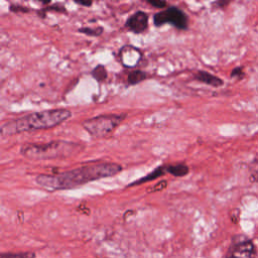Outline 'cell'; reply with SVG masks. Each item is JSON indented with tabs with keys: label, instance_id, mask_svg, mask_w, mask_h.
<instances>
[{
	"label": "cell",
	"instance_id": "obj_1",
	"mask_svg": "<svg viewBox=\"0 0 258 258\" xmlns=\"http://www.w3.org/2000/svg\"><path fill=\"white\" fill-rule=\"evenodd\" d=\"M122 169V165L115 162H92L60 173L38 174L35 182L48 191L72 189L94 180L117 175Z\"/></svg>",
	"mask_w": 258,
	"mask_h": 258
},
{
	"label": "cell",
	"instance_id": "obj_2",
	"mask_svg": "<svg viewBox=\"0 0 258 258\" xmlns=\"http://www.w3.org/2000/svg\"><path fill=\"white\" fill-rule=\"evenodd\" d=\"M71 117L72 112L63 108L30 113L3 123L0 127V135L6 137L23 132L49 129L63 123Z\"/></svg>",
	"mask_w": 258,
	"mask_h": 258
},
{
	"label": "cell",
	"instance_id": "obj_3",
	"mask_svg": "<svg viewBox=\"0 0 258 258\" xmlns=\"http://www.w3.org/2000/svg\"><path fill=\"white\" fill-rule=\"evenodd\" d=\"M84 145L68 140H52L46 143H27L20 147V154L30 160L68 158L83 151Z\"/></svg>",
	"mask_w": 258,
	"mask_h": 258
},
{
	"label": "cell",
	"instance_id": "obj_4",
	"mask_svg": "<svg viewBox=\"0 0 258 258\" xmlns=\"http://www.w3.org/2000/svg\"><path fill=\"white\" fill-rule=\"evenodd\" d=\"M127 117L123 114H101L82 122L83 128L95 138H105L109 136Z\"/></svg>",
	"mask_w": 258,
	"mask_h": 258
},
{
	"label": "cell",
	"instance_id": "obj_5",
	"mask_svg": "<svg viewBox=\"0 0 258 258\" xmlns=\"http://www.w3.org/2000/svg\"><path fill=\"white\" fill-rule=\"evenodd\" d=\"M153 23L156 27H159L165 23H170L175 28L183 30L187 28L188 19L186 14L176 6L167 7L153 15Z\"/></svg>",
	"mask_w": 258,
	"mask_h": 258
},
{
	"label": "cell",
	"instance_id": "obj_6",
	"mask_svg": "<svg viewBox=\"0 0 258 258\" xmlns=\"http://www.w3.org/2000/svg\"><path fill=\"white\" fill-rule=\"evenodd\" d=\"M256 247L248 238H239L230 247L226 258H255Z\"/></svg>",
	"mask_w": 258,
	"mask_h": 258
},
{
	"label": "cell",
	"instance_id": "obj_7",
	"mask_svg": "<svg viewBox=\"0 0 258 258\" xmlns=\"http://www.w3.org/2000/svg\"><path fill=\"white\" fill-rule=\"evenodd\" d=\"M148 14L142 10H138L127 18L125 27L134 33H142L148 26Z\"/></svg>",
	"mask_w": 258,
	"mask_h": 258
},
{
	"label": "cell",
	"instance_id": "obj_8",
	"mask_svg": "<svg viewBox=\"0 0 258 258\" xmlns=\"http://www.w3.org/2000/svg\"><path fill=\"white\" fill-rule=\"evenodd\" d=\"M194 79L201 82V83H204L206 85H209V86H212V87H221L223 86L224 82L222 79H220L219 77L215 76V75H212L206 71H199L197 72L195 75H194Z\"/></svg>",
	"mask_w": 258,
	"mask_h": 258
},
{
	"label": "cell",
	"instance_id": "obj_9",
	"mask_svg": "<svg viewBox=\"0 0 258 258\" xmlns=\"http://www.w3.org/2000/svg\"><path fill=\"white\" fill-rule=\"evenodd\" d=\"M166 172V165H160L158 167H156L155 169H153L151 172H149L147 175L139 178L138 180H135L133 181L132 183L128 184V186H134V185H139L141 183H144V182H148V181H151L157 177H160L161 175H163L164 173Z\"/></svg>",
	"mask_w": 258,
	"mask_h": 258
},
{
	"label": "cell",
	"instance_id": "obj_10",
	"mask_svg": "<svg viewBox=\"0 0 258 258\" xmlns=\"http://www.w3.org/2000/svg\"><path fill=\"white\" fill-rule=\"evenodd\" d=\"M166 172L170 173L175 177H181V176H185L189 172V168L185 163L179 162L176 164L166 165Z\"/></svg>",
	"mask_w": 258,
	"mask_h": 258
},
{
	"label": "cell",
	"instance_id": "obj_11",
	"mask_svg": "<svg viewBox=\"0 0 258 258\" xmlns=\"http://www.w3.org/2000/svg\"><path fill=\"white\" fill-rule=\"evenodd\" d=\"M147 77H148L147 74L144 73L143 71L135 70V71H132L128 74L127 83L131 86H134V85H137V84L141 83L142 81H144Z\"/></svg>",
	"mask_w": 258,
	"mask_h": 258
},
{
	"label": "cell",
	"instance_id": "obj_12",
	"mask_svg": "<svg viewBox=\"0 0 258 258\" xmlns=\"http://www.w3.org/2000/svg\"><path fill=\"white\" fill-rule=\"evenodd\" d=\"M91 75L99 83H102V82L106 81V79L108 77L107 70H106V68L103 64H98L97 67H95L93 69V71L91 72Z\"/></svg>",
	"mask_w": 258,
	"mask_h": 258
},
{
	"label": "cell",
	"instance_id": "obj_13",
	"mask_svg": "<svg viewBox=\"0 0 258 258\" xmlns=\"http://www.w3.org/2000/svg\"><path fill=\"white\" fill-rule=\"evenodd\" d=\"M79 32L83 33V34H86V35H89V36H100L103 31H104V28L102 26H97V27H81L78 29Z\"/></svg>",
	"mask_w": 258,
	"mask_h": 258
},
{
	"label": "cell",
	"instance_id": "obj_14",
	"mask_svg": "<svg viewBox=\"0 0 258 258\" xmlns=\"http://www.w3.org/2000/svg\"><path fill=\"white\" fill-rule=\"evenodd\" d=\"M0 258H35V254L32 252H25V253H5L2 254Z\"/></svg>",
	"mask_w": 258,
	"mask_h": 258
},
{
	"label": "cell",
	"instance_id": "obj_15",
	"mask_svg": "<svg viewBox=\"0 0 258 258\" xmlns=\"http://www.w3.org/2000/svg\"><path fill=\"white\" fill-rule=\"evenodd\" d=\"M147 3L156 8H164L167 6V3L165 1H161V0H147Z\"/></svg>",
	"mask_w": 258,
	"mask_h": 258
},
{
	"label": "cell",
	"instance_id": "obj_16",
	"mask_svg": "<svg viewBox=\"0 0 258 258\" xmlns=\"http://www.w3.org/2000/svg\"><path fill=\"white\" fill-rule=\"evenodd\" d=\"M166 184H167V181L166 180H162L160 182H158L155 186H152L151 188H148L147 191L150 192V191H157V190H161V189H164L166 187Z\"/></svg>",
	"mask_w": 258,
	"mask_h": 258
},
{
	"label": "cell",
	"instance_id": "obj_17",
	"mask_svg": "<svg viewBox=\"0 0 258 258\" xmlns=\"http://www.w3.org/2000/svg\"><path fill=\"white\" fill-rule=\"evenodd\" d=\"M10 10L14 11V12H18V11L28 12L29 11V9H27V7H23V6H19V5H10Z\"/></svg>",
	"mask_w": 258,
	"mask_h": 258
},
{
	"label": "cell",
	"instance_id": "obj_18",
	"mask_svg": "<svg viewBox=\"0 0 258 258\" xmlns=\"http://www.w3.org/2000/svg\"><path fill=\"white\" fill-rule=\"evenodd\" d=\"M252 172H253V176L258 179V157H257V158L254 160V162H253Z\"/></svg>",
	"mask_w": 258,
	"mask_h": 258
},
{
	"label": "cell",
	"instance_id": "obj_19",
	"mask_svg": "<svg viewBox=\"0 0 258 258\" xmlns=\"http://www.w3.org/2000/svg\"><path fill=\"white\" fill-rule=\"evenodd\" d=\"M243 75V72H242V69L241 68H236V69H234L233 71H232V74H231V76L232 77H240V76H242Z\"/></svg>",
	"mask_w": 258,
	"mask_h": 258
},
{
	"label": "cell",
	"instance_id": "obj_20",
	"mask_svg": "<svg viewBox=\"0 0 258 258\" xmlns=\"http://www.w3.org/2000/svg\"><path fill=\"white\" fill-rule=\"evenodd\" d=\"M76 3H78V4L82 5V6H87V7H89V6H91V5L93 4V2H92V1H88V2H84V1H81V2H76Z\"/></svg>",
	"mask_w": 258,
	"mask_h": 258
}]
</instances>
